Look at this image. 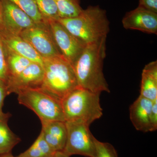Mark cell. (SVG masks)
Returning <instances> with one entry per match:
<instances>
[{
  "mask_svg": "<svg viewBox=\"0 0 157 157\" xmlns=\"http://www.w3.org/2000/svg\"><path fill=\"white\" fill-rule=\"evenodd\" d=\"M143 72L157 78V61H154L147 64L144 68Z\"/></svg>",
  "mask_w": 157,
  "mask_h": 157,
  "instance_id": "obj_27",
  "label": "cell"
},
{
  "mask_svg": "<svg viewBox=\"0 0 157 157\" xmlns=\"http://www.w3.org/2000/svg\"><path fill=\"white\" fill-rule=\"evenodd\" d=\"M19 36L29 42L43 59L61 55L49 28L48 21L36 24Z\"/></svg>",
  "mask_w": 157,
  "mask_h": 157,
  "instance_id": "obj_7",
  "label": "cell"
},
{
  "mask_svg": "<svg viewBox=\"0 0 157 157\" xmlns=\"http://www.w3.org/2000/svg\"><path fill=\"white\" fill-rule=\"evenodd\" d=\"M55 152L46 142L41 132L32 146L17 157H52Z\"/></svg>",
  "mask_w": 157,
  "mask_h": 157,
  "instance_id": "obj_16",
  "label": "cell"
},
{
  "mask_svg": "<svg viewBox=\"0 0 157 157\" xmlns=\"http://www.w3.org/2000/svg\"><path fill=\"white\" fill-rule=\"evenodd\" d=\"M153 101L141 96L137 98L130 107V120L136 130L151 132V113Z\"/></svg>",
  "mask_w": 157,
  "mask_h": 157,
  "instance_id": "obj_13",
  "label": "cell"
},
{
  "mask_svg": "<svg viewBox=\"0 0 157 157\" xmlns=\"http://www.w3.org/2000/svg\"><path fill=\"white\" fill-rule=\"evenodd\" d=\"M44 76L41 88L61 101L78 87L73 66L63 55L43 59Z\"/></svg>",
  "mask_w": 157,
  "mask_h": 157,
  "instance_id": "obj_4",
  "label": "cell"
},
{
  "mask_svg": "<svg viewBox=\"0 0 157 157\" xmlns=\"http://www.w3.org/2000/svg\"><path fill=\"white\" fill-rule=\"evenodd\" d=\"M2 28V1L0 0V30Z\"/></svg>",
  "mask_w": 157,
  "mask_h": 157,
  "instance_id": "obj_29",
  "label": "cell"
},
{
  "mask_svg": "<svg viewBox=\"0 0 157 157\" xmlns=\"http://www.w3.org/2000/svg\"><path fill=\"white\" fill-rule=\"evenodd\" d=\"M52 157H70V156L65 153L64 152L60 151L56 152Z\"/></svg>",
  "mask_w": 157,
  "mask_h": 157,
  "instance_id": "obj_28",
  "label": "cell"
},
{
  "mask_svg": "<svg viewBox=\"0 0 157 157\" xmlns=\"http://www.w3.org/2000/svg\"><path fill=\"white\" fill-rule=\"evenodd\" d=\"M150 121L151 132H154L157 129V99L153 101Z\"/></svg>",
  "mask_w": 157,
  "mask_h": 157,
  "instance_id": "obj_26",
  "label": "cell"
},
{
  "mask_svg": "<svg viewBox=\"0 0 157 157\" xmlns=\"http://www.w3.org/2000/svg\"><path fill=\"white\" fill-rule=\"evenodd\" d=\"M5 49L17 53L32 62L43 65V59L33 47L19 35L0 31Z\"/></svg>",
  "mask_w": 157,
  "mask_h": 157,
  "instance_id": "obj_12",
  "label": "cell"
},
{
  "mask_svg": "<svg viewBox=\"0 0 157 157\" xmlns=\"http://www.w3.org/2000/svg\"><path fill=\"white\" fill-rule=\"evenodd\" d=\"M48 21L60 52L73 66L87 44L73 36L57 21Z\"/></svg>",
  "mask_w": 157,
  "mask_h": 157,
  "instance_id": "obj_8",
  "label": "cell"
},
{
  "mask_svg": "<svg viewBox=\"0 0 157 157\" xmlns=\"http://www.w3.org/2000/svg\"></svg>",
  "mask_w": 157,
  "mask_h": 157,
  "instance_id": "obj_31",
  "label": "cell"
},
{
  "mask_svg": "<svg viewBox=\"0 0 157 157\" xmlns=\"http://www.w3.org/2000/svg\"><path fill=\"white\" fill-rule=\"evenodd\" d=\"M0 157H14L13 155L11 154V152L9 153L6 154L0 155Z\"/></svg>",
  "mask_w": 157,
  "mask_h": 157,
  "instance_id": "obj_30",
  "label": "cell"
},
{
  "mask_svg": "<svg viewBox=\"0 0 157 157\" xmlns=\"http://www.w3.org/2000/svg\"><path fill=\"white\" fill-rule=\"evenodd\" d=\"M8 121H0V155L11 153L14 147L21 141L20 138L9 128Z\"/></svg>",
  "mask_w": 157,
  "mask_h": 157,
  "instance_id": "obj_15",
  "label": "cell"
},
{
  "mask_svg": "<svg viewBox=\"0 0 157 157\" xmlns=\"http://www.w3.org/2000/svg\"><path fill=\"white\" fill-rule=\"evenodd\" d=\"M6 52L8 66V79L18 75L32 63L28 59L17 53L6 50Z\"/></svg>",
  "mask_w": 157,
  "mask_h": 157,
  "instance_id": "obj_17",
  "label": "cell"
},
{
  "mask_svg": "<svg viewBox=\"0 0 157 157\" xmlns=\"http://www.w3.org/2000/svg\"><path fill=\"white\" fill-rule=\"evenodd\" d=\"M58 10L60 18L76 17L83 9L80 6V0H53Z\"/></svg>",
  "mask_w": 157,
  "mask_h": 157,
  "instance_id": "obj_18",
  "label": "cell"
},
{
  "mask_svg": "<svg viewBox=\"0 0 157 157\" xmlns=\"http://www.w3.org/2000/svg\"><path fill=\"white\" fill-rule=\"evenodd\" d=\"M16 5L29 15L36 24L47 22L40 13L34 0H8Z\"/></svg>",
  "mask_w": 157,
  "mask_h": 157,
  "instance_id": "obj_19",
  "label": "cell"
},
{
  "mask_svg": "<svg viewBox=\"0 0 157 157\" xmlns=\"http://www.w3.org/2000/svg\"><path fill=\"white\" fill-rule=\"evenodd\" d=\"M67 139L63 151L68 155H80L94 157L95 137L90 130V126L79 121H65Z\"/></svg>",
  "mask_w": 157,
  "mask_h": 157,
  "instance_id": "obj_6",
  "label": "cell"
},
{
  "mask_svg": "<svg viewBox=\"0 0 157 157\" xmlns=\"http://www.w3.org/2000/svg\"><path fill=\"white\" fill-rule=\"evenodd\" d=\"M140 96L154 101L157 99V78L142 71Z\"/></svg>",
  "mask_w": 157,
  "mask_h": 157,
  "instance_id": "obj_20",
  "label": "cell"
},
{
  "mask_svg": "<svg viewBox=\"0 0 157 157\" xmlns=\"http://www.w3.org/2000/svg\"><path fill=\"white\" fill-rule=\"evenodd\" d=\"M101 93L77 87L61 100L65 121H79L90 125L103 116Z\"/></svg>",
  "mask_w": 157,
  "mask_h": 157,
  "instance_id": "obj_3",
  "label": "cell"
},
{
  "mask_svg": "<svg viewBox=\"0 0 157 157\" xmlns=\"http://www.w3.org/2000/svg\"><path fill=\"white\" fill-rule=\"evenodd\" d=\"M43 137L55 152L63 151L67 139V128L65 121H52L41 123Z\"/></svg>",
  "mask_w": 157,
  "mask_h": 157,
  "instance_id": "obj_14",
  "label": "cell"
},
{
  "mask_svg": "<svg viewBox=\"0 0 157 157\" xmlns=\"http://www.w3.org/2000/svg\"><path fill=\"white\" fill-rule=\"evenodd\" d=\"M2 28L1 30L19 35L36 23L19 7L8 0H1ZM0 30V31H1Z\"/></svg>",
  "mask_w": 157,
  "mask_h": 157,
  "instance_id": "obj_9",
  "label": "cell"
},
{
  "mask_svg": "<svg viewBox=\"0 0 157 157\" xmlns=\"http://www.w3.org/2000/svg\"><path fill=\"white\" fill-rule=\"evenodd\" d=\"M8 95L9 94L6 82L0 79V121L9 120L11 116L9 113H5L2 110L4 100Z\"/></svg>",
  "mask_w": 157,
  "mask_h": 157,
  "instance_id": "obj_24",
  "label": "cell"
},
{
  "mask_svg": "<svg viewBox=\"0 0 157 157\" xmlns=\"http://www.w3.org/2000/svg\"><path fill=\"white\" fill-rule=\"evenodd\" d=\"M122 23L124 28L126 29L157 34V13L138 6L125 14Z\"/></svg>",
  "mask_w": 157,
  "mask_h": 157,
  "instance_id": "obj_11",
  "label": "cell"
},
{
  "mask_svg": "<svg viewBox=\"0 0 157 157\" xmlns=\"http://www.w3.org/2000/svg\"><path fill=\"white\" fill-rule=\"evenodd\" d=\"M57 21L86 44L107 38L110 30L107 11L98 6H89L76 17L59 18Z\"/></svg>",
  "mask_w": 157,
  "mask_h": 157,
  "instance_id": "obj_2",
  "label": "cell"
},
{
  "mask_svg": "<svg viewBox=\"0 0 157 157\" xmlns=\"http://www.w3.org/2000/svg\"><path fill=\"white\" fill-rule=\"evenodd\" d=\"M17 95L19 104L34 111L41 123L65 121L61 101L41 88L24 90Z\"/></svg>",
  "mask_w": 157,
  "mask_h": 157,
  "instance_id": "obj_5",
  "label": "cell"
},
{
  "mask_svg": "<svg viewBox=\"0 0 157 157\" xmlns=\"http://www.w3.org/2000/svg\"><path fill=\"white\" fill-rule=\"evenodd\" d=\"M95 144L94 157H118L116 150L110 143L101 142L95 138Z\"/></svg>",
  "mask_w": 157,
  "mask_h": 157,
  "instance_id": "obj_22",
  "label": "cell"
},
{
  "mask_svg": "<svg viewBox=\"0 0 157 157\" xmlns=\"http://www.w3.org/2000/svg\"><path fill=\"white\" fill-rule=\"evenodd\" d=\"M40 13L47 21H57L58 10L53 0H34Z\"/></svg>",
  "mask_w": 157,
  "mask_h": 157,
  "instance_id": "obj_21",
  "label": "cell"
},
{
  "mask_svg": "<svg viewBox=\"0 0 157 157\" xmlns=\"http://www.w3.org/2000/svg\"><path fill=\"white\" fill-rule=\"evenodd\" d=\"M44 76L43 66L32 62L17 76L10 77L6 82L8 94H17L24 90L41 87Z\"/></svg>",
  "mask_w": 157,
  "mask_h": 157,
  "instance_id": "obj_10",
  "label": "cell"
},
{
  "mask_svg": "<svg viewBox=\"0 0 157 157\" xmlns=\"http://www.w3.org/2000/svg\"><path fill=\"white\" fill-rule=\"evenodd\" d=\"M107 37L86 45L73 65L78 87L94 93H110L103 72Z\"/></svg>",
  "mask_w": 157,
  "mask_h": 157,
  "instance_id": "obj_1",
  "label": "cell"
},
{
  "mask_svg": "<svg viewBox=\"0 0 157 157\" xmlns=\"http://www.w3.org/2000/svg\"><path fill=\"white\" fill-rule=\"evenodd\" d=\"M8 77V66L6 50L0 35V79L6 83Z\"/></svg>",
  "mask_w": 157,
  "mask_h": 157,
  "instance_id": "obj_23",
  "label": "cell"
},
{
  "mask_svg": "<svg viewBox=\"0 0 157 157\" xmlns=\"http://www.w3.org/2000/svg\"><path fill=\"white\" fill-rule=\"evenodd\" d=\"M138 6L157 13V0H139Z\"/></svg>",
  "mask_w": 157,
  "mask_h": 157,
  "instance_id": "obj_25",
  "label": "cell"
}]
</instances>
